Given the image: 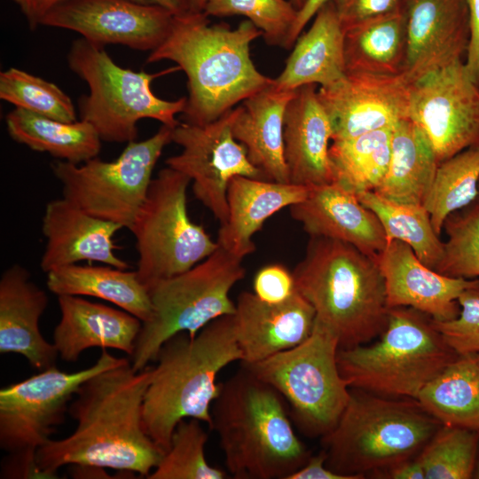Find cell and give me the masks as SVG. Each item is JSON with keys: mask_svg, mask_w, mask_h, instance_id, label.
<instances>
[{"mask_svg": "<svg viewBox=\"0 0 479 479\" xmlns=\"http://www.w3.org/2000/svg\"><path fill=\"white\" fill-rule=\"evenodd\" d=\"M345 75L344 30L330 0L318 11L309 30L298 36L273 83L279 90L294 91L308 84L329 86Z\"/></svg>", "mask_w": 479, "mask_h": 479, "instance_id": "83f0119b", "label": "cell"}, {"mask_svg": "<svg viewBox=\"0 0 479 479\" xmlns=\"http://www.w3.org/2000/svg\"><path fill=\"white\" fill-rule=\"evenodd\" d=\"M191 179L165 167L153 178L129 230L136 239L137 274L147 290L156 282L192 268L216 248L204 227L188 215Z\"/></svg>", "mask_w": 479, "mask_h": 479, "instance_id": "7c38bea8", "label": "cell"}, {"mask_svg": "<svg viewBox=\"0 0 479 479\" xmlns=\"http://www.w3.org/2000/svg\"><path fill=\"white\" fill-rule=\"evenodd\" d=\"M407 54L403 75L413 82L463 60L470 41L467 0H404Z\"/></svg>", "mask_w": 479, "mask_h": 479, "instance_id": "ac0fdd59", "label": "cell"}, {"mask_svg": "<svg viewBox=\"0 0 479 479\" xmlns=\"http://www.w3.org/2000/svg\"><path fill=\"white\" fill-rule=\"evenodd\" d=\"M357 196L376 215L388 242L394 240L405 242L426 266L436 271L443 257L444 242L436 233L424 206L397 204L374 191L363 192Z\"/></svg>", "mask_w": 479, "mask_h": 479, "instance_id": "e575fe53", "label": "cell"}, {"mask_svg": "<svg viewBox=\"0 0 479 479\" xmlns=\"http://www.w3.org/2000/svg\"><path fill=\"white\" fill-rule=\"evenodd\" d=\"M441 426L417 399L350 389L336 425L321 437L326 464L349 479L387 474L416 458Z\"/></svg>", "mask_w": 479, "mask_h": 479, "instance_id": "8992f818", "label": "cell"}, {"mask_svg": "<svg viewBox=\"0 0 479 479\" xmlns=\"http://www.w3.org/2000/svg\"><path fill=\"white\" fill-rule=\"evenodd\" d=\"M458 355L432 318L411 307H395L379 341L340 348L337 363L350 389L416 399Z\"/></svg>", "mask_w": 479, "mask_h": 479, "instance_id": "52a82bcc", "label": "cell"}, {"mask_svg": "<svg viewBox=\"0 0 479 479\" xmlns=\"http://www.w3.org/2000/svg\"><path fill=\"white\" fill-rule=\"evenodd\" d=\"M377 261L389 309L411 307L434 320H450L459 314L458 298L467 289L479 288L478 278L449 277L428 268L401 240L388 242Z\"/></svg>", "mask_w": 479, "mask_h": 479, "instance_id": "d6986e66", "label": "cell"}, {"mask_svg": "<svg viewBox=\"0 0 479 479\" xmlns=\"http://www.w3.org/2000/svg\"><path fill=\"white\" fill-rule=\"evenodd\" d=\"M442 425L479 430V353L458 355L417 398Z\"/></svg>", "mask_w": 479, "mask_h": 479, "instance_id": "d6a6232c", "label": "cell"}, {"mask_svg": "<svg viewBox=\"0 0 479 479\" xmlns=\"http://www.w3.org/2000/svg\"><path fill=\"white\" fill-rule=\"evenodd\" d=\"M69 68L89 87L78 100L81 120L90 123L102 141L129 143L137 136V123L153 119L175 128L186 97L165 100L152 90V82L179 70L177 67L149 74L118 66L104 47L83 38L73 42L67 53Z\"/></svg>", "mask_w": 479, "mask_h": 479, "instance_id": "ba28073f", "label": "cell"}, {"mask_svg": "<svg viewBox=\"0 0 479 479\" xmlns=\"http://www.w3.org/2000/svg\"><path fill=\"white\" fill-rule=\"evenodd\" d=\"M339 349L337 337L315 318L312 333L302 343L241 365L282 396L303 435L321 438L334 428L350 397L338 368Z\"/></svg>", "mask_w": 479, "mask_h": 479, "instance_id": "8fae6325", "label": "cell"}, {"mask_svg": "<svg viewBox=\"0 0 479 479\" xmlns=\"http://www.w3.org/2000/svg\"><path fill=\"white\" fill-rule=\"evenodd\" d=\"M122 228L84 212L64 197L50 201L43 216L46 244L42 270L47 273L81 261L127 270L128 263L114 253L117 246L114 236Z\"/></svg>", "mask_w": 479, "mask_h": 479, "instance_id": "7402d4cb", "label": "cell"}, {"mask_svg": "<svg viewBox=\"0 0 479 479\" xmlns=\"http://www.w3.org/2000/svg\"><path fill=\"white\" fill-rule=\"evenodd\" d=\"M9 136L37 152L74 164L95 158L101 138L86 121L65 122L15 107L5 116Z\"/></svg>", "mask_w": 479, "mask_h": 479, "instance_id": "1f68e13d", "label": "cell"}, {"mask_svg": "<svg viewBox=\"0 0 479 479\" xmlns=\"http://www.w3.org/2000/svg\"><path fill=\"white\" fill-rule=\"evenodd\" d=\"M0 98L42 116L65 122L77 121L71 98L59 87L16 67L0 73Z\"/></svg>", "mask_w": 479, "mask_h": 479, "instance_id": "f35d334b", "label": "cell"}, {"mask_svg": "<svg viewBox=\"0 0 479 479\" xmlns=\"http://www.w3.org/2000/svg\"><path fill=\"white\" fill-rule=\"evenodd\" d=\"M344 31L369 20L402 10L404 0H333Z\"/></svg>", "mask_w": 479, "mask_h": 479, "instance_id": "7bdbcfd3", "label": "cell"}, {"mask_svg": "<svg viewBox=\"0 0 479 479\" xmlns=\"http://www.w3.org/2000/svg\"><path fill=\"white\" fill-rule=\"evenodd\" d=\"M174 17L164 8L129 0H65L41 26L76 32L100 47L112 43L152 51L169 34Z\"/></svg>", "mask_w": 479, "mask_h": 479, "instance_id": "2e32d148", "label": "cell"}, {"mask_svg": "<svg viewBox=\"0 0 479 479\" xmlns=\"http://www.w3.org/2000/svg\"><path fill=\"white\" fill-rule=\"evenodd\" d=\"M139 4L159 6L173 13L175 16L190 12L189 0H129Z\"/></svg>", "mask_w": 479, "mask_h": 479, "instance_id": "f907efd6", "label": "cell"}, {"mask_svg": "<svg viewBox=\"0 0 479 479\" xmlns=\"http://www.w3.org/2000/svg\"><path fill=\"white\" fill-rule=\"evenodd\" d=\"M309 191L307 186L291 183L234 177L227 189L228 217L218 230V246L244 259L255 252L253 236L264 222L304 200Z\"/></svg>", "mask_w": 479, "mask_h": 479, "instance_id": "484cf974", "label": "cell"}, {"mask_svg": "<svg viewBox=\"0 0 479 479\" xmlns=\"http://www.w3.org/2000/svg\"><path fill=\"white\" fill-rule=\"evenodd\" d=\"M242 260L217 246L192 268L148 289L153 315L142 323L130 360L133 370L155 362L161 345L173 335L185 332L193 338L210 322L235 312L230 292L245 278Z\"/></svg>", "mask_w": 479, "mask_h": 479, "instance_id": "9c48e42d", "label": "cell"}, {"mask_svg": "<svg viewBox=\"0 0 479 479\" xmlns=\"http://www.w3.org/2000/svg\"><path fill=\"white\" fill-rule=\"evenodd\" d=\"M438 165L425 131L411 119H402L392 129L389 169L374 192L397 204L424 206Z\"/></svg>", "mask_w": 479, "mask_h": 479, "instance_id": "f1b7e54d", "label": "cell"}, {"mask_svg": "<svg viewBox=\"0 0 479 479\" xmlns=\"http://www.w3.org/2000/svg\"><path fill=\"white\" fill-rule=\"evenodd\" d=\"M479 447L477 430L442 425L417 456L425 479H469Z\"/></svg>", "mask_w": 479, "mask_h": 479, "instance_id": "8d00e7d4", "label": "cell"}, {"mask_svg": "<svg viewBox=\"0 0 479 479\" xmlns=\"http://www.w3.org/2000/svg\"><path fill=\"white\" fill-rule=\"evenodd\" d=\"M409 119L425 131L439 163L479 145V85L463 60L412 82Z\"/></svg>", "mask_w": 479, "mask_h": 479, "instance_id": "9a60e30c", "label": "cell"}, {"mask_svg": "<svg viewBox=\"0 0 479 479\" xmlns=\"http://www.w3.org/2000/svg\"><path fill=\"white\" fill-rule=\"evenodd\" d=\"M232 315L210 322L193 338L185 332L173 335L157 354L142 420L163 453L180 420L197 419L211 428V406L220 389L217 375L242 359Z\"/></svg>", "mask_w": 479, "mask_h": 479, "instance_id": "277c9868", "label": "cell"}, {"mask_svg": "<svg viewBox=\"0 0 479 479\" xmlns=\"http://www.w3.org/2000/svg\"><path fill=\"white\" fill-rule=\"evenodd\" d=\"M172 130L161 125L149 138L129 142L111 161L95 157L81 166L65 161L51 163L63 197L95 217L129 229L146 197L155 165L172 142Z\"/></svg>", "mask_w": 479, "mask_h": 479, "instance_id": "4fadbf2b", "label": "cell"}, {"mask_svg": "<svg viewBox=\"0 0 479 479\" xmlns=\"http://www.w3.org/2000/svg\"><path fill=\"white\" fill-rule=\"evenodd\" d=\"M60 319L53 344L60 357L76 362L90 348L114 349L132 356L142 321L132 314L78 295H59Z\"/></svg>", "mask_w": 479, "mask_h": 479, "instance_id": "d4e9b609", "label": "cell"}, {"mask_svg": "<svg viewBox=\"0 0 479 479\" xmlns=\"http://www.w3.org/2000/svg\"><path fill=\"white\" fill-rule=\"evenodd\" d=\"M48 305L46 293L20 264L7 268L0 279V353H16L40 371L55 366L59 352L40 331Z\"/></svg>", "mask_w": 479, "mask_h": 479, "instance_id": "cb8c5ba5", "label": "cell"}, {"mask_svg": "<svg viewBox=\"0 0 479 479\" xmlns=\"http://www.w3.org/2000/svg\"><path fill=\"white\" fill-rule=\"evenodd\" d=\"M386 475L393 479H425L424 469L417 457L393 467Z\"/></svg>", "mask_w": 479, "mask_h": 479, "instance_id": "681fc988", "label": "cell"}, {"mask_svg": "<svg viewBox=\"0 0 479 479\" xmlns=\"http://www.w3.org/2000/svg\"><path fill=\"white\" fill-rule=\"evenodd\" d=\"M233 108L206 124L179 122L172 130V142L182 151L169 157L166 166L187 176L192 192L216 219L228 217L227 189L238 176L265 179L249 161L246 149L233 137Z\"/></svg>", "mask_w": 479, "mask_h": 479, "instance_id": "5bb4252c", "label": "cell"}, {"mask_svg": "<svg viewBox=\"0 0 479 479\" xmlns=\"http://www.w3.org/2000/svg\"><path fill=\"white\" fill-rule=\"evenodd\" d=\"M235 306L232 316L244 365L298 346L309 338L315 324L313 307L296 290L279 303L263 302L255 293L244 291Z\"/></svg>", "mask_w": 479, "mask_h": 479, "instance_id": "ffe728a7", "label": "cell"}, {"mask_svg": "<svg viewBox=\"0 0 479 479\" xmlns=\"http://www.w3.org/2000/svg\"><path fill=\"white\" fill-rule=\"evenodd\" d=\"M253 288L254 293L263 302H285L295 290L293 273L282 264L266 265L256 272Z\"/></svg>", "mask_w": 479, "mask_h": 479, "instance_id": "ee69618b", "label": "cell"}, {"mask_svg": "<svg viewBox=\"0 0 479 479\" xmlns=\"http://www.w3.org/2000/svg\"><path fill=\"white\" fill-rule=\"evenodd\" d=\"M288 479H349L339 475L326 464V454L321 451L318 455L310 456L308 461Z\"/></svg>", "mask_w": 479, "mask_h": 479, "instance_id": "bcb514c9", "label": "cell"}, {"mask_svg": "<svg viewBox=\"0 0 479 479\" xmlns=\"http://www.w3.org/2000/svg\"><path fill=\"white\" fill-rule=\"evenodd\" d=\"M73 466L70 469L73 478H111L104 467L81 464H73Z\"/></svg>", "mask_w": 479, "mask_h": 479, "instance_id": "816d5d0a", "label": "cell"}, {"mask_svg": "<svg viewBox=\"0 0 479 479\" xmlns=\"http://www.w3.org/2000/svg\"><path fill=\"white\" fill-rule=\"evenodd\" d=\"M46 285L58 296H91L107 301L142 323L150 321L153 315L149 292L136 271L75 263L47 272Z\"/></svg>", "mask_w": 479, "mask_h": 479, "instance_id": "f546056e", "label": "cell"}, {"mask_svg": "<svg viewBox=\"0 0 479 479\" xmlns=\"http://www.w3.org/2000/svg\"><path fill=\"white\" fill-rule=\"evenodd\" d=\"M273 82L233 108L232 131L266 180L290 183L284 154V119L294 90H279Z\"/></svg>", "mask_w": 479, "mask_h": 479, "instance_id": "4316f807", "label": "cell"}, {"mask_svg": "<svg viewBox=\"0 0 479 479\" xmlns=\"http://www.w3.org/2000/svg\"><path fill=\"white\" fill-rule=\"evenodd\" d=\"M292 273L295 290L340 348L368 343L385 329L389 308L377 256L345 242L310 237Z\"/></svg>", "mask_w": 479, "mask_h": 479, "instance_id": "5b68a950", "label": "cell"}, {"mask_svg": "<svg viewBox=\"0 0 479 479\" xmlns=\"http://www.w3.org/2000/svg\"><path fill=\"white\" fill-rule=\"evenodd\" d=\"M25 16L31 30L41 26L45 16L65 0H13Z\"/></svg>", "mask_w": 479, "mask_h": 479, "instance_id": "7dc6e473", "label": "cell"}, {"mask_svg": "<svg viewBox=\"0 0 479 479\" xmlns=\"http://www.w3.org/2000/svg\"><path fill=\"white\" fill-rule=\"evenodd\" d=\"M478 432H479V430H478ZM473 477L479 479V459H478V461L476 463V467H475V470Z\"/></svg>", "mask_w": 479, "mask_h": 479, "instance_id": "11a10c76", "label": "cell"}, {"mask_svg": "<svg viewBox=\"0 0 479 479\" xmlns=\"http://www.w3.org/2000/svg\"><path fill=\"white\" fill-rule=\"evenodd\" d=\"M478 197H479V183H478Z\"/></svg>", "mask_w": 479, "mask_h": 479, "instance_id": "9f6ffc18", "label": "cell"}, {"mask_svg": "<svg viewBox=\"0 0 479 479\" xmlns=\"http://www.w3.org/2000/svg\"><path fill=\"white\" fill-rule=\"evenodd\" d=\"M479 145L468 147L439 163L424 207L439 236L449 215L478 197Z\"/></svg>", "mask_w": 479, "mask_h": 479, "instance_id": "d590c367", "label": "cell"}, {"mask_svg": "<svg viewBox=\"0 0 479 479\" xmlns=\"http://www.w3.org/2000/svg\"><path fill=\"white\" fill-rule=\"evenodd\" d=\"M457 318L433 324L447 344L459 355L479 353V288L466 290L459 298Z\"/></svg>", "mask_w": 479, "mask_h": 479, "instance_id": "b9f144b4", "label": "cell"}, {"mask_svg": "<svg viewBox=\"0 0 479 479\" xmlns=\"http://www.w3.org/2000/svg\"><path fill=\"white\" fill-rule=\"evenodd\" d=\"M407 54L405 8L344 31L346 74L398 75Z\"/></svg>", "mask_w": 479, "mask_h": 479, "instance_id": "4dcf8cb0", "label": "cell"}, {"mask_svg": "<svg viewBox=\"0 0 479 479\" xmlns=\"http://www.w3.org/2000/svg\"><path fill=\"white\" fill-rule=\"evenodd\" d=\"M208 1V0H189L190 12H203Z\"/></svg>", "mask_w": 479, "mask_h": 479, "instance_id": "f5cc1de1", "label": "cell"}, {"mask_svg": "<svg viewBox=\"0 0 479 479\" xmlns=\"http://www.w3.org/2000/svg\"><path fill=\"white\" fill-rule=\"evenodd\" d=\"M127 360L103 349L97 362L88 368L68 373L53 366L1 389L0 448L9 453L1 478H44L36 466V452L64 422L79 387L93 375Z\"/></svg>", "mask_w": 479, "mask_h": 479, "instance_id": "30bf717a", "label": "cell"}, {"mask_svg": "<svg viewBox=\"0 0 479 479\" xmlns=\"http://www.w3.org/2000/svg\"><path fill=\"white\" fill-rule=\"evenodd\" d=\"M443 257L436 271L454 278L479 277V197L445 219Z\"/></svg>", "mask_w": 479, "mask_h": 479, "instance_id": "ab89813d", "label": "cell"}, {"mask_svg": "<svg viewBox=\"0 0 479 479\" xmlns=\"http://www.w3.org/2000/svg\"><path fill=\"white\" fill-rule=\"evenodd\" d=\"M329 1L330 0H306L302 7L298 10L297 17L290 34V49L294 46L308 22L313 19L318 11Z\"/></svg>", "mask_w": 479, "mask_h": 479, "instance_id": "c3c4849f", "label": "cell"}, {"mask_svg": "<svg viewBox=\"0 0 479 479\" xmlns=\"http://www.w3.org/2000/svg\"><path fill=\"white\" fill-rule=\"evenodd\" d=\"M333 129L316 84L302 86L287 104L284 154L291 184L319 186L334 182L329 158Z\"/></svg>", "mask_w": 479, "mask_h": 479, "instance_id": "603a6c76", "label": "cell"}, {"mask_svg": "<svg viewBox=\"0 0 479 479\" xmlns=\"http://www.w3.org/2000/svg\"><path fill=\"white\" fill-rule=\"evenodd\" d=\"M262 35L248 20L232 29L211 24L203 12H189L174 17L169 34L146 62L170 60L185 72V122L206 124L272 84L274 79L259 72L250 56L252 42Z\"/></svg>", "mask_w": 479, "mask_h": 479, "instance_id": "7a4b0ae2", "label": "cell"}, {"mask_svg": "<svg viewBox=\"0 0 479 479\" xmlns=\"http://www.w3.org/2000/svg\"><path fill=\"white\" fill-rule=\"evenodd\" d=\"M393 127L333 140L329 158L334 182L356 195L376 190L389 169Z\"/></svg>", "mask_w": 479, "mask_h": 479, "instance_id": "836d02e7", "label": "cell"}, {"mask_svg": "<svg viewBox=\"0 0 479 479\" xmlns=\"http://www.w3.org/2000/svg\"><path fill=\"white\" fill-rule=\"evenodd\" d=\"M211 418L233 478L288 479L311 456L285 399L243 365L220 383Z\"/></svg>", "mask_w": 479, "mask_h": 479, "instance_id": "3957f363", "label": "cell"}, {"mask_svg": "<svg viewBox=\"0 0 479 479\" xmlns=\"http://www.w3.org/2000/svg\"><path fill=\"white\" fill-rule=\"evenodd\" d=\"M289 208L310 237L345 242L375 257L388 244L376 215L337 183L310 188L304 200Z\"/></svg>", "mask_w": 479, "mask_h": 479, "instance_id": "44dd1931", "label": "cell"}, {"mask_svg": "<svg viewBox=\"0 0 479 479\" xmlns=\"http://www.w3.org/2000/svg\"><path fill=\"white\" fill-rule=\"evenodd\" d=\"M470 15V41L465 66L475 83L479 85V0H467Z\"/></svg>", "mask_w": 479, "mask_h": 479, "instance_id": "f6af8a7d", "label": "cell"}, {"mask_svg": "<svg viewBox=\"0 0 479 479\" xmlns=\"http://www.w3.org/2000/svg\"><path fill=\"white\" fill-rule=\"evenodd\" d=\"M293 4L296 7L297 10H300L302 5L305 4L306 0H291Z\"/></svg>", "mask_w": 479, "mask_h": 479, "instance_id": "db71d44e", "label": "cell"}, {"mask_svg": "<svg viewBox=\"0 0 479 479\" xmlns=\"http://www.w3.org/2000/svg\"><path fill=\"white\" fill-rule=\"evenodd\" d=\"M412 82L402 74H346L318 96L331 122L333 140L393 127L409 118Z\"/></svg>", "mask_w": 479, "mask_h": 479, "instance_id": "e0dca14e", "label": "cell"}, {"mask_svg": "<svg viewBox=\"0 0 479 479\" xmlns=\"http://www.w3.org/2000/svg\"><path fill=\"white\" fill-rule=\"evenodd\" d=\"M203 12L208 17L245 16L262 32L268 45L290 49L298 10L287 0H208Z\"/></svg>", "mask_w": 479, "mask_h": 479, "instance_id": "60d3db41", "label": "cell"}, {"mask_svg": "<svg viewBox=\"0 0 479 479\" xmlns=\"http://www.w3.org/2000/svg\"><path fill=\"white\" fill-rule=\"evenodd\" d=\"M153 366L139 372L128 359L86 380L67 412L77 422L66 438L49 440L35 455L44 478L65 465H92L147 477L163 452L145 433L142 410Z\"/></svg>", "mask_w": 479, "mask_h": 479, "instance_id": "6da1fadb", "label": "cell"}, {"mask_svg": "<svg viewBox=\"0 0 479 479\" xmlns=\"http://www.w3.org/2000/svg\"><path fill=\"white\" fill-rule=\"evenodd\" d=\"M197 419L177 425L169 450L148 479H224L227 473L208 464L205 455L208 433Z\"/></svg>", "mask_w": 479, "mask_h": 479, "instance_id": "74e56055", "label": "cell"}]
</instances>
